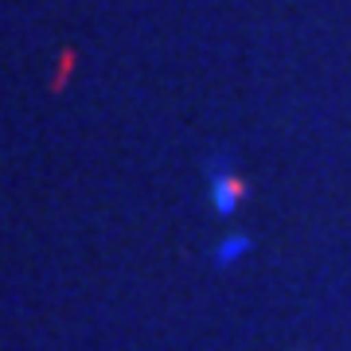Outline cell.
Returning <instances> with one entry per match:
<instances>
[{"instance_id":"cell-1","label":"cell","mask_w":351,"mask_h":351,"mask_svg":"<svg viewBox=\"0 0 351 351\" xmlns=\"http://www.w3.org/2000/svg\"><path fill=\"white\" fill-rule=\"evenodd\" d=\"M239 180L230 172H215L211 176V195H215V207H219V215H230L234 211V203H239Z\"/></svg>"},{"instance_id":"cell-2","label":"cell","mask_w":351,"mask_h":351,"mask_svg":"<svg viewBox=\"0 0 351 351\" xmlns=\"http://www.w3.org/2000/svg\"><path fill=\"white\" fill-rule=\"evenodd\" d=\"M242 250H246V239H230L226 242V250H219V262H230V258L242 254Z\"/></svg>"}]
</instances>
